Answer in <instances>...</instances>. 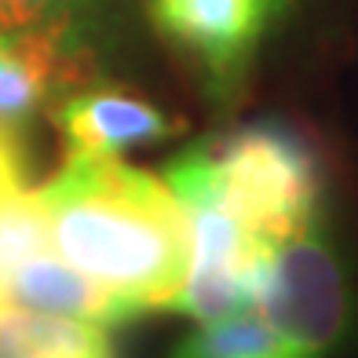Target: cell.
<instances>
[{
	"mask_svg": "<svg viewBox=\"0 0 358 358\" xmlns=\"http://www.w3.org/2000/svg\"><path fill=\"white\" fill-rule=\"evenodd\" d=\"M48 245L132 315L172 311L190 267L183 205L165 179L121 157L66 154L37 190Z\"/></svg>",
	"mask_w": 358,
	"mask_h": 358,
	"instance_id": "obj_1",
	"label": "cell"
},
{
	"mask_svg": "<svg viewBox=\"0 0 358 358\" xmlns=\"http://www.w3.org/2000/svg\"><path fill=\"white\" fill-rule=\"evenodd\" d=\"M198 154L216 194L264 245L322 220L318 161L292 128L249 124L198 143Z\"/></svg>",
	"mask_w": 358,
	"mask_h": 358,
	"instance_id": "obj_2",
	"label": "cell"
},
{
	"mask_svg": "<svg viewBox=\"0 0 358 358\" xmlns=\"http://www.w3.org/2000/svg\"><path fill=\"white\" fill-rule=\"evenodd\" d=\"M161 179L183 205L190 234V267L172 311L198 322H216L241 307H252L256 267L267 245L216 194L198 146L172 157Z\"/></svg>",
	"mask_w": 358,
	"mask_h": 358,
	"instance_id": "obj_3",
	"label": "cell"
},
{
	"mask_svg": "<svg viewBox=\"0 0 358 358\" xmlns=\"http://www.w3.org/2000/svg\"><path fill=\"white\" fill-rule=\"evenodd\" d=\"M252 307L300 358H325L348 329L351 300L322 220L274 238L259 256Z\"/></svg>",
	"mask_w": 358,
	"mask_h": 358,
	"instance_id": "obj_4",
	"label": "cell"
},
{
	"mask_svg": "<svg viewBox=\"0 0 358 358\" xmlns=\"http://www.w3.org/2000/svg\"><path fill=\"white\" fill-rule=\"evenodd\" d=\"M278 0H150L157 29L198 62L216 88H231L267 29Z\"/></svg>",
	"mask_w": 358,
	"mask_h": 358,
	"instance_id": "obj_5",
	"label": "cell"
},
{
	"mask_svg": "<svg viewBox=\"0 0 358 358\" xmlns=\"http://www.w3.org/2000/svg\"><path fill=\"white\" fill-rule=\"evenodd\" d=\"M55 124L66 139V154L88 157H121L124 150L157 143L176 132V121L169 113L117 88L66 95L55 110Z\"/></svg>",
	"mask_w": 358,
	"mask_h": 358,
	"instance_id": "obj_6",
	"label": "cell"
},
{
	"mask_svg": "<svg viewBox=\"0 0 358 358\" xmlns=\"http://www.w3.org/2000/svg\"><path fill=\"white\" fill-rule=\"evenodd\" d=\"M8 307L80 318L95 325H117V322L136 318L113 292H106L99 282H92L88 274L70 267L52 249H41L15 271V278L8 285Z\"/></svg>",
	"mask_w": 358,
	"mask_h": 358,
	"instance_id": "obj_7",
	"label": "cell"
},
{
	"mask_svg": "<svg viewBox=\"0 0 358 358\" xmlns=\"http://www.w3.org/2000/svg\"><path fill=\"white\" fill-rule=\"evenodd\" d=\"M77 70L41 34H0V128H22Z\"/></svg>",
	"mask_w": 358,
	"mask_h": 358,
	"instance_id": "obj_8",
	"label": "cell"
},
{
	"mask_svg": "<svg viewBox=\"0 0 358 358\" xmlns=\"http://www.w3.org/2000/svg\"><path fill=\"white\" fill-rule=\"evenodd\" d=\"M0 358H113L106 325L0 307Z\"/></svg>",
	"mask_w": 358,
	"mask_h": 358,
	"instance_id": "obj_9",
	"label": "cell"
},
{
	"mask_svg": "<svg viewBox=\"0 0 358 358\" xmlns=\"http://www.w3.org/2000/svg\"><path fill=\"white\" fill-rule=\"evenodd\" d=\"M172 358H300L285 344V336L256 311V307H241V311L201 322L198 333L179 340Z\"/></svg>",
	"mask_w": 358,
	"mask_h": 358,
	"instance_id": "obj_10",
	"label": "cell"
},
{
	"mask_svg": "<svg viewBox=\"0 0 358 358\" xmlns=\"http://www.w3.org/2000/svg\"><path fill=\"white\" fill-rule=\"evenodd\" d=\"M26 26L48 37L66 59L85 66L99 44L113 0H15Z\"/></svg>",
	"mask_w": 358,
	"mask_h": 358,
	"instance_id": "obj_11",
	"label": "cell"
},
{
	"mask_svg": "<svg viewBox=\"0 0 358 358\" xmlns=\"http://www.w3.org/2000/svg\"><path fill=\"white\" fill-rule=\"evenodd\" d=\"M48 245V220L37 201V190H22L19 198L0 205V307H8V285L29 256Z\"/></svg>",
	"mask_w": 358,
	"mask_h": 358,
	"instance_id": "obj_12",
	"label": "cell"
},
{
	"mask_svg": "<svg viewBox=\"0 0 358 358\" xmlns=\"http://www.w3.org/2000/svg\"><path fill=\"white\" fill-rule=\"evenodd\" d=\"M26 190V165H22V150L15 146L11 132L0 128V205L19 198Z\"/></svg>",
	"mask_w": 358,
	"mask_h": 358,
	"instance_id": "obj_13",
	"label": "cell"
},
{
	"mask_svg": "<svg viewBox=\"0 0 358 358\" xmlns=\"http://www.w3.org/2000/svg\"><path fill=\"white\" fill-rule=\"evenodd\" d=\"M0 34H34L15 0H0Z\"/></svg>",
	"mask_w": 358,
	"mask_h": 358,
	"instance_id": "obj_14",
	"label": "cell"
}]
</instances>
